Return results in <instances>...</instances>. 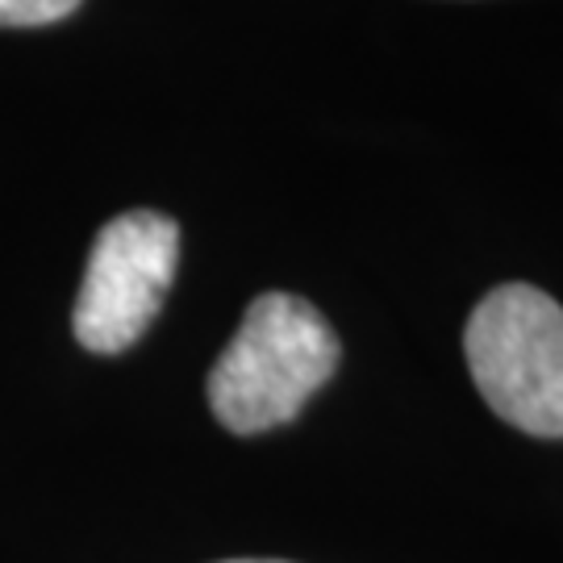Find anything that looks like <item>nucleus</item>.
Segmentation results:
<instances>
[{
	"instance_id": "nucleus-1",
	"label": "nucleus",
	"mask_w": 563,
	"mask_h": 563,
	"mask_svg": "<svg viewBox=\"0 0 563 563\" xmlns=\"http://www.w3.org/2000/svg\"><path fill=\"white\" fill-rule=\"evenodd\" d=\"M342 360L339 334L305 297L263 292L209 372V409L230 434L292 422Z\"/></svg>"
},
{
	"instance_id": "nucleus-2",
	"label": "nucleus",
	"mask_w": 563,
	"mask_h": 563,
	"mask_svg": "<svg viewBox=\"0 0 563 563\" xmlns=\"http://www.w3.org/2000/svg\"><path fill=\"white\" fill-rule=\"evenodd\" d=\"M467 372L493 413L534 439H563V305L534 284H501L463 330Z\"/></svg>"
},
{
	"instance_id": "nucleus-3",
	"label": "nucleus",
	"mask_w": 563,
	"mask_h": 563,
	"mask_svg": "<svg viewBox=\"0 0 563 563\" xmlns=\"http://www.w3.org/2000/svg\"><path fill=\"white\" fill-rule=\"evenodd\" d=\"M180 263V225L155 209H130L101 225L84 272L71 330L84 351L121 355L159 318Z\"/></svg>"
},
{
	"instance_id": "nucleus-4",
	"label": "nucleus",
	"mask_w": 563,
	"mask_h": 563,
	"mask_svg": "<svg viewBox=\"0 0 563 563\" xmlns=\"http://www.w3.org/2000/svg\"><path fill=\"white\" fill-rule=\"evenodd\" d=\"M76 9L80 0H0V25H51Z\"/></svg>"
},
{
	"instance_id": "nucleus-5",
	"label": "nucleus",
	"mask_w": 563,
	"mask_h": 563,
	"mask_svg": "<svg viewBox=\"0 0 563 563\" xmlns=\"http://www.w3.org/2000/svg\"><path fill=\"white\" fill-rule=\"evenodd\" d=\"M225 563H284V560H225Z\"/></svg>"
}]
</instances>
